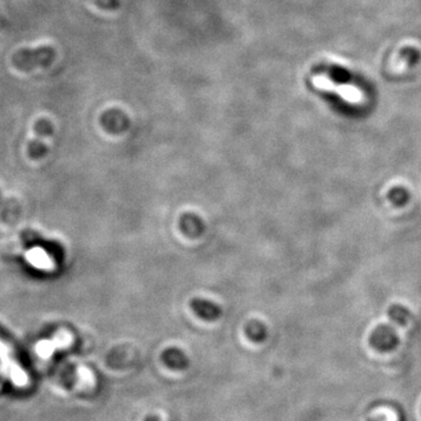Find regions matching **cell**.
Wrapping results in <instances>:
<instances>
[{
    "label": "cell",
    "mask_w": 421,
    "mask_h": 421,
    "mask_svg": "<svg viewBox=\"0 0 421 421\" xmlns=\"http://www.w3.org/2000/svg\"><path fill=\"white\" fill-rule=\"evenodd\" d=\"M56 51L51 45L35 48H20L12 55V65L20 72H32L38 68H47L54 63Z\"/></svg>",
    "instance_id": "cell-1"
},
{
    "label": "cell",
    "mask_w": 421,
    "mask_h": 421,
    "mask_svg": "<svg viewBox=\"0 0 421 421\" xmlns=\"http://www.w3.org/2000/svg\"><path fill=\"white\" fill-rule=\"evenodd\" d=\"M312 82L317 89L336 94L344 101L349 102L350 105H359L364 100V95L358 87L344 85V83H336L325 75H315L312 78Z\"/></svg>",
    "instance_id": "cell-2"
},
{
    "label": "cell",
    "mask_w": 421,
    "mask_h": 421,
    "mask_svg": "<svg viewBox=\"0 0 421 421\" xmlns=\"http://www.w3.org/2000/svg\"><path fill=\"white\" fill-rule=\"evenodd\" d=\"M96 3L105 8H116L120 5L118 0H96Z\"/></svg>",
    "instance_id": "cell-3"
}]
</instances>
